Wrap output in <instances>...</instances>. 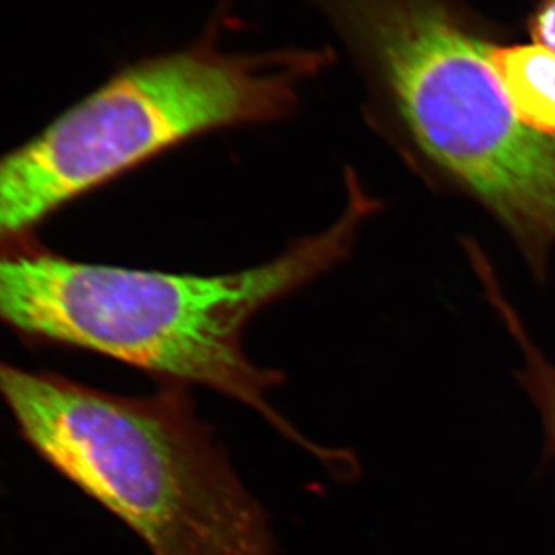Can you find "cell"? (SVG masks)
<instances>
[{"label":"cell","instance_id":"6da1fadb","mask_svg":"<svg viewBox=\"0 0 555 555\" xmlns=\"http://www.w3.org/2000/svg\"><path fill=\"white\" fill-rule=\"evenodd\" d=\"M369 217L349 199L335 224L257 268L190 275L73 261L38 240L0 247V323L36 343L78 347L160 378L198 385L257 411L288 440L326 459L269 403L284 375L244 352L247 324L343 261Z\"/></svg>","mask_w":555,"mask_h":555},{"label":"cell","instance_id":"7a4b0ae2","mask_svg":"<svg viewBox=\"0 0 555 555\" xmlns=\"http://www.w3.org/2000/svg\"><path fill=\"white\" fill-rule=\"evenodd\" d=\"M0 396L27 443L153 555H278L264 507L188 386L120 397L0 361Z\"/></svg>","mask_w":555,"mask_h":555},{"label":"cell","instance_id":"3957f363","mask_svg":"<svg viewBox=\"0 0 555 555\" xmlns=\"http://www.w3.org/2000/svg\"><path fill=\"white\" fill-rule=\"evenodd\" d=\"M221 5L195 42L126 65L38 137L0 156V247L62 207L215 130L288 118L332 62L321 49L229 53Z\"/></svg>","mask_w":555,"mask_h":555},{"label":"cell","instance_id":"277c9868","mask_svg":"<svg viewBox=\"0 0 555 555\" xmlns=\"http://www.w3.org/2000/svg\"><path fill=\"white\" fill-rule=\"evenodd\" d=\"M430 163L542 266L555 244V138L521 122L488 43L438 0H312Z\"/></svg>","mask_w":555,"mask_h":555},{"label":"cell","instance_id":"5b68a950","mask_svg":"<svg viewBox=\"0 0 555 555\" xmlns=\"http://www.w3.org/2000/svg\"><path fill=\"white\" fill-rule=\"evenodd\" d=\"M488 61L518 119L555 138V53L542 46H489Z\"/></svg>","mask_w":555,"mask_h":555},{"label":"cell","instance_id":"8992f818","mask_svg":"<svg viewBox=\"0 0 555 555\" xmlns=\"http://www.w3.org/2000/svg\"><path fill=\"white\" fill-rule=\"evenodd\" d=\"M478 272L483 276L489 297L499 308L511 334L524 350L525 366L518 371L517 379L531 398L539 411L540 420H542L543 434H545V456L555 462V366L542 356V352L532 345L531 339L526 335L520 320L496 287L491 269L483 264L481 269L478 268Z\"/></svg>","mask_w":555,"mask_h":555},{"label":"cell","instance_id":"52a82bcc","mask_svg":"<svg viewBox=\"0 0 555 555\" xmlns=\"http://www.w3.org/2000/svg\"><path fill=\"white\" fill-rule=\"evenodd\" d=\"M532 39L537 46L555 53V0H543L529 24Z\"/></svg>","mask_w":555,"mask_h":555}]
</instances>
